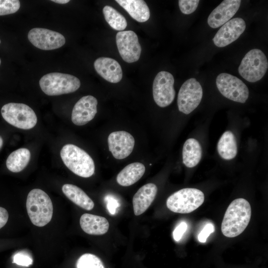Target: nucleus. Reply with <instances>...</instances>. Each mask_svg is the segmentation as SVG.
Wrapping results in <instances>:
<instances>
[{
  "label": "nucleus",
  "mask_w": 268,
  "mask_h": 268,
  "mask_svg": "<svg viewBox=\"0 0 268 268\" xmlns=\"http://www.w3.org/2000/svg\"><path fill=\"white\" fill-rule=\"evenodd\" d=\"M157 188L153 183H148L138 189L133 198L134 214L139 215L144 213L154 201Z\"/></svg>",
  "instance_id": "a211bd4d"
},
{
  "label": "nucleus",
  "mask_w": 268,
  "mask_h": 268,
  "mask_svg": "<svg viewBox=\"0 0 268 268\" xmlns=\"http://www.w3.org/2000/svg\"><path fill=\"white\" fill-rule=\"evenodd\" d=\"M204 195L195 188L180 190L168 197L166 205L171 211L179 213H189L200 207L203 202Z\"/></svg>",
  "instance_id": "39448f33"
},
{
  "label": "nucleus",
  "mask_w": 268,
  "mask_h": 268,
  "mask_svg": "<svg viewBox=\"0 0 268 268\" xmlns=\"http://www.w3.org/2000/svg\"><path fill=\"white\" fill-rule=\"evenodd\" d=\"M3 144V139L1 136H0V149L2 146Z\"/></svg>",
  "instance_id": "c9c22d12"
},
{
  "label": "nucleus",
  "mask_w": 268,
  "mask_h": 268,
  "mask_svg": "<svg viewBox=\"0 0 268 268\" xmlns=\"http://www.w3.org/2000/svg\"><path fill=\"white\" fill-rule=\"evenodd\" d=\"M98 101L95 97L87 95L81 97L74 105L71 121L77 126H83L91 121L97 112Z\"/></svg>",
  "instance_id": "2eb2a0df"
},
{
  "label": "nucleus",
  "mask_w": 268,
  "mask_h": 268,
  "mask_svg": "<svg viewBox=\"0 0 268 268\" xmlns=\"http://www.w3.org/2000/svg\"><path fill=\"white\" fill-rule=\"evenodd\" d=\"M200 0H179V6L181 11L184 14H190L197 9Z\"/></svg>",
  "instance_id": "c85d7f7f"
},
{
  "label": "nucleus",
  "mask_w": 268,
  "mask_h": 268,
  "mask_svg": "<svg viewBox=\"0 0 268 268\" xmlns=\"http://www.w3.org/2000/svg\"><path fill=\"white\" fill-rule=\"evenodd\" d=\"M60 155L65 165L75 174L88 178L94 173L93 160L80 147L72 144H66L61 149Z\"/></svg>",
  "instance_id": "7ed1b4c3"
},
{
  "label": "nucleus",
  "mask_w": 268,
  "mask_h": 268,
  "mask_svg": "<svg viewBox=\"0 0 268 268\" xmlns=\"http://www.w3.org/2000/svg\"><path fill=\"white\" fill-rule=\"evenodd\" d=\"M241 2L240 0L222 1L208 16V25L212 28H216L229 21L239 9Z\"/></svg>",
  "instance_id": "dca6fc26"
},
{
  "label": "nucleus",
  "mask_w": 268,
  "mask_h": 268,
  "mask_svg": "<svg viewBox=\"0 0 268 268\" xmlns=\"http://www.w3.org/2000/svg\"><path fill=\"white\" fill-rule=\"evenodd\" d=\"M215 230L213 225L208 223L205 225L198 235V240L201 243H204L210 234Z\"/></svg>",
  "instance_id": "7c9ffc66"
},
{
  "label": "nucleus",
  "mask_w": 268,
  "mask_h": 268,
  "mask_svg": "<svg viewBox=\"0 0 268 268\" xmlns=\"http://www.w3.org/2000/svg\"><path fill=\"white\" fill-rule=\"evenodd\" d=\"M76 268H105L101 260L96 256L86 253L78 259Z\"/></svg>",
  "instance_id": "bb28decb"
},
{
  "label": "nucleus",
  "mask_w": 268,
  "mask_h": 268,
  "mask_svg": "<svg viewBox=\"0 0 268 268\" xmlns=\"http://www.w3.org/2000/svg\"><path fill=\"white\" fill-rule=\"evenodd\" d=\"M62 191L69 200L77 205L87 210L93 208L94 203L93 201L77 186L66 184L63 186Z\"/></svg>",
  "instance_id": "4be33fe9"
},
{
  "label": "nucleus",
  "mask_w": 268,
  "mask_h": 268,
  "mask_svg": "<svg viewBox=\"0 0 268 268\" xmlns=\"http://www.w3.org/2000/svg\"><path fill=\"white\" fill-rule=\"evenodd\" d=\"M0 64H1V60L0 59Z\"/></svg>",
  "instance_id": "e433bc0d"
},
{
  "label": "nucleus",
  "mask_w": 268,
  "mask_h": 268,
  "mask_svg": "<svg viewBox=\"0 0 268 268\" xmlns=\"http://www.w3.org/2000/svg\"><path fill=\"white\" fill-rule=\"evenodd\" d=\"M1 114L8 123L22 130L32 129L37 122V117L33 110L23 103H7L2 107Z\"/></svg>",
  "instance_id": "423d86ee"
},
{
  "label": "nucleus",
  "mask_w": 268,
  "mask_h": 268,
  "mask_svg": "<svg viewBox=\"0 0 268 268\" xmlns=\"http://www.w3.org/2000/svg\"><path fill=\"white\" fill-rule=\"evenodd\" d=\"M251 217V207L245 199L234 200L225 213L221 230L228 238L235 237L241 234L247 227Z\"/></svg>",
  "instance_id": "f257e3e1"
},
{
  "label": "nucleus",
  "mask_w": 268,
  "mask_h": 268,
  "mask_svg": "<svg viewBox=\"0 0 268 268\" xmlns=\"http://www.w3.org/2000/svg\"><path fill=\"white\" fill-rule=\"evenodd\" d=\"M8 219L7 211L4 208L0 207V229L6 223Z\"/></svg>",
  "instance_id": "72a5a7b5"
},
{
  "label": "nucleus",
  "mask_w": 268,
  "mask_h": 268,
  "mask_svg": "<svg viewBox=\"0 0 268 268\" xmlns=\"http://www.w3.org/2000/svg\"><path fill=\"white\" fill-rule=\"evenodd\" d=\"M145 171L144 165L139 162L131 163L124 168L117 176V183L122 186L133 185L143 175Z\"/></svg>",
  "instance_id": "412c9836"
},
{
  "label": "nucleus",
  "mask_w": 268,
  "mask_h": 268,
  "mask_svg": "<svg viewBox=\"0 0 268 268\" xmlns=\"http://www.w3.org/2000/svg\"><path fill=\"white\" fill-rule=\"evenodd\" d=\"M106 207L109 212L114 215L116 213L117 208L120 206L119 201L116 199L111 197L105 198Z\"/></svg>",
  "instance_id": "2f4dec72"
},
{
  "label": "nucleus",
  "mask_w": 268,
  "mask_h": 268,
  "mask_svg": "<svg viewBox=\"0 0 268 268\" xmlns=\"http://www.w3.org/2000/svg\"><path fill=\"white\" fill-rule=\"evenodd\" d=\"M26 208L29 218L35 226L43 227L52 219L53 203L47 193L39 189H34L28 194Z\"/></svg>",
  "instance_id": "f03ea898"
},
{
  "label": "nucleus",
  "mask_w": 268,
  "mask_h": 268,
  "mask_svg": "<svg viewBox=\"0 0 268 268\" xmlns=\"http://www.w3.org/2000/svg\"><path fill=\"white\" fill-rule=\"evenodd\" d=\"M216 86L225 97L241 103H244L249 95L246 85L239 78L227 73L219 74L216 79Z\"/></svg>",
  "instance_id": "6e6552de"
},
{
  "label": "nucleus",
  "mask_w": 268,
  "mask_h": 268,
  "mask_svg": "<svg viewBox=\"0 0 268 268\" xmlns=\"http://www.w3.org/2000/svg\"><path fill=\"white\" fill-rule=\"evenodd\" d=\"M174 78L169 72L161 71L156 75L153 83V97L155 102L160 107L170 105L175 96Z\"/></svg>",
  "instance_id": "9d476101"
},
{
  "label": "nucleus",
  "mask_w": 268,
  "mask_h": 268,
  "mask_svg": "<svg viewBox=\"0 0 268 268\" xmlns=\"http://www.w3.org/2000/svg\"><path fill=\"white\" fill-rule=\"evenodd\" d=\"M96 72L102 78L111 83L120 82L123 77L122 67L115 60L107 57H100L94 63Z\"/></svg>",
  "instance_id": "f3484780"
},
{
  "label": "nucleus",
  "mask_w": 268,
  "mask_h": 268,
  "mask_svg": "<svg viewBox=\"0 0 268 268\" xmlns=\"http://www.w3.org/2000/svg\"><path fill=\"white\" fill-rule=\"evenodd\" d=\"M13 263L19 266L28 267L32 264L33 260L28 254L19 252L14 255Z\"/></svg>",
  "instance_id": "c756f323"
},
{
  "label": "nucleus",
  "mask_w": 268,
  "mask_h": 268,
  "mask_svg": "<svg viewBox=\"0 0 268 268\" xmlns=\"http://www.w3.org/2000/svg\"><path fill=\"white\" fill-rule=\"evenodd\" d=\"M268 68V62L265 54L260 49H254L243 58L238 71L247 81L255 82L264 77Z\"/></svg>",
  "instance_id": "0eeeda50"
},
{
  "label": "nucleus",
  "mask_w": 268,
  "mask_h": 268,
  "mask_svg": "<svg viewBox=\"0 0 268 268\" xmlns=\"http://www.w3.org/2000/svg\"><path fill=\"white\" fill-rule=\"evenodd\" d=\"M116 44L123 60L129 63L138 61L141 48L137 35L132 30L118 32L116 37Z\"/></svg>",
  "instance_id": "9b49d317"
},
{
  "label": "nucleus",
  "mask_w": 268,
  "mask_h": 268,
  "mask_svg": "<svg viewBox=\"0 0 268 268\" xmlns=\"http://www.w3.org/2000/svg\"><path fill=\"white\" fill-rule=\"evenodd\" d=\"M0 43H1V41H0Z\"/></svg>",
  "instance_id": "4c0bfd02"
},
{
  "label": "nucleus",
  "mask_w": 268,
  "mask_h": 268,
  "mask_svg": "<svg viewBox=\"0 0 268 268\" xmlns=\"http://www.w3.org/2000/svg\"><path fill=\"white\" fill-rule=\"evenodd\" d=\"M202 97V89L200 82L191 78L184 82L178 95L179 111L185 114L193 112L200 104Z\"/></svg>",
  "instance_id": "1a4fd4ad"
},
{
  "label": "nucleus",
  "mask_w": 268,
  "mask_h": 268,
  "mask_svg": "<svg viewBox=\"0 0 268 268\" xmlns=\"http://www.w3.org/2000/svg\"><path fill=\"white\" fill-rule=\"evenodd\" d=\"M217 151L224 159H233L237 153V145L234 134L229 131L225 132L217 143Z\"/></svg>",
  "instance_id": "b1692460"
},
{
  "label": "nucleus",
  "mask_w": 268,
  "mask_h": 268,
  "mask_svg": "<svg viewBox=\"0 0 268 268\" xmlns=\"http://www.w3.org/2000/svg\"><path fill=\"white\" fill-rule=\"evenodd\" d=\"M116 1L136 21L139 22H144L149 19L150 10L144 0H116Z\"/></svg>",
  "instance_id": "aec40b11"
},
{
  "label": "nucleus",
  "mask_w": 268,
  "mask_h": 268,
  "mask_svg": "<svg viewBox=\"0 0 268 268\" xmlns=\"http://www.w3.org/2000/svg\"><path fill=\"white\" fill-rule=\"evenodd\" d=\"M20 6L18 0H0V15H4L17 12Z\"/></svg>",
  "instance_id": "cd10ccee"
},
{
  "label": "nucleus",
  "mask_w": 268,
  "mask_h": 268,
  "mask_svg": "<svg viewBox=\"0 0 268 268\" xmlns=\"http://www.w3.org/2000/svg\"><path fill=\"white\" fill-rule=\"evenodd\" d=\"M31 153L26 148H20L11 152L6 161L7 169L11 172L17 173L23 170L30 160Z\"/></svg>",
  "instance_id": "393cba45"
},
{
  "label": "nucleus",
  "mask_w": 268,
  "mask_h": 268,
  "mask_svg": "<svg viewBox=\"0 0 268 268\" xmlns=\"http://www.w3.org/2000/svg\"><path fill=\"white\" fill-rule=\"evenodd\" d=\"M202 149L199 141L194 138L188 139L184 144L182 151L183 162L186 166L193 168L200 161Z\"/></svg>",
  "instance_id": "5701e85b"
},
{
  "label": "nucleus",
  "mask_w": 268,
  "mask_h": 268,
  "mask_svg": "<svg viewBox=\"0 0 268 268\" xmlns=\"http://www.w3.org/2000/svg\"><path fill=\"white\" fill-rule=\"evenodd\" d=\"M79 222L83 231L90 235H103L109 228V222L106 218L89 213L82 214Z\"/></svg>",
  "instance_id": "6ab92c4d"
},
{
  "label": "nucleus",
  "mask_w": 268,
  "mask_h": 268,
  "mask_svg": "<svg viewBox=\"0 0 268 268\" xmlns=\"http://www.w3.org/2000/svg\"><path fill=\"white\" fill-rule=\"evenodd\" d=\"M39 85L46 95L57 96L75 92L80 87V81L71 74L52 72L40 78Z\"/></svg>",
  "instance_id": "20e7f679"
},
{
  "label": "nucleus",
  "mask_w": 268,
  "mask_h": 268,
  "mask_svg": "<svg viewBox=\"0 0 268 268\" xmlns=\"http://www.w3.org/2000/svg\"><path fill=\"white\" fill-rule=\"evenodd\" d=\"M187 224L186 222H181L174 229L173 232V239L176 241H179L187 229Z\"/></svg>",
  "instance_id": "473e14b6"
},
{
  "label": "nucleus",
  "mask_w": 268,
  "mask_h": 268,
  "mask_svg": "<svg viewBox=\"0 0 268 268\" xmlns=\"http://www.w3.org/2000/svg\"><path fill=\"white\" fill-rule=\"evenodd\" d=\"M245 21L241 18L230 19L223 24L213 38L215 46L224 47L236 40L246 29Z\"/></svg>",
  "instance_id": "4468645a"
},
{
  "label": "nucleus",
  "mask_w": 268,
  "mask_h": 268,
  "mask_svg": "<svg viewBox=\"0 0 268 268\" xmlns=\"http://www.w3.org/2000/svg\"><path fill=\"white\" fill-rule=\"evenodd\" d=\"M51 1L60 4H65L69 1V0H52Z\"/></svg>",
  "instance_id": "f704fd0d"
},
{
  "label": "nucleus",
  "mask_w": 268,
  "mask_h": 268,
  "mask_svg": "<svg viewBox=\"0 0 268 268\" xmlns=\"http://www.w3.org/2000/svg\"><path fill=\"white\" fill-rule=\"evenodd\" d=\"M28 39L33 46L43 50L58 49L66 43L62 34L43 28L31 29L28 33Z\"/></svg>",
  "instance_id": "f8f14e48"
},
{
  "label": "nucleus",
  "mask_w": 268,
  "mask_h": 268,
  "mask_svg": "<svg viewBox=\"0 0 268 268\" xmlns=\"http://www.w3.org/2000/svg\"><path fill=\"white\" fill-rule=\"evenodd\" d=\"M109 151L113 157L117 159H123L132 152L134 139L130 133L123 131L111 133L108 137Z\"/></svg>",
  "instance_id": "ddd939ff"
},
{
  "label": "nucleus",
  "mask_w": 268,
  "mask_h": 268,
  "mask_svg": "<svg viewBox=\"0 0 268 268\" xmlns=\"http://www.w3.org/2000/svg\"><path fill=\"white\" fill-rule=\"evenodd\" d=\"M103 13L106 21L115 30L122 31L126 28L127 22L125 17L113 7L105 6Z\"/></svg>",
  "instance_id": "a878e982"
}]
</instances>
